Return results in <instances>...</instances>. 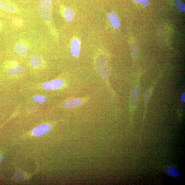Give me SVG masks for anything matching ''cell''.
<instances>
[{
    "label": "cell",
    "instance_id": "obj_1",
    "mask_svg": "<svg viewBox=\"0 0 185 185\" xmlns=\"http://www.w3.org/2000/svg\"><path fill=\"white\" fill-rule=\"evenodd\" d=\"M97 68L99 73L103 77L106 78L109 75L110 65L107 57L101 54L97 57L96 60Z\"/></svg>",
    "mask_w": 185,
    "mask_h": 185
},
{
    "label": "cell",
    "instance_id": "obj_2",
    "mask_svg": "<svg viewBox=\"0 0 185 185\" xmlns=\"http://www.w3.org/2000/svg\"><path fill=\"white\" fill-rule=\"evenodd\" d=\"M0 10L9 13H14L18 10V7L14 3L8 1L0 0Z\"/></svg>",
    "mask_w": 185,
    "mask_h": 185
},
{
    "label": "cell",
    "instance_id": "obj_3",
    "mask_svg": "<svg viewBox=\"0 0 185 185\" xmlns=\"http://www.w3.org/2000/svg\"><path fill=\"white\" fill-rule=\"evenodd\" d=\"M63 82L59 79H55L45 83L43 84V88L46 90H57L63 86Z\"/></svg>",
    "mask_w": 185,
    "mask_h": 185
},
{
    "label": "cell",
    "instance_id": "obj_4",
    "mask_svg": "<svg viewBox=\"0 0 185 185\" xmlns=\"http://www.w3.org/2000/svg\"><path fill=\"white\" fill-rule=\"evenodd\" d=\"M51 127L48 124H44L39 125L35 127L32 131L33 135L35 136H40L44 135L49 131Z\"/></svg>",
    "mask_w": 185,
    "mask_h": 185
},
{
    "label": "cell",
    "instance_id": "obj_5",
    "mask_svg": "<svg viewBox=\"0 0 185 185\" xmlns=\"http://www.w3.org/2000/svg\"><path fill=\"white\" fill-rule=\"evenodd\" d=\"M80 51V42L77 39H74L71 42V52L72 56L77 57L79 56Z\"/></svg>",
    "mask_w": 185,
    "mask_h": 185
},
{
    "label": "cell",
    "instance_id": "obj_6",
    "mask_svg": "<svg viewBox=\"0 0 185 185\" xmlns=\"http://www.w3.org/2000/svg\"><path fill=\"white\" fill-rule=\"evenodd\" d=\"M14 49L17 54L20 56H25L28 54V48L20 42H17L15 44Z\"/></svg>",
    "mask_w": 185,
    "mask_h": 185
},
{
    "label": "cell",
    "instance_id": "obj_7",
    "mask_svg": "<svg viewBox=\"0 0 185 185\" xmlns=\"http://www.w3.org/2000/svg\"><path fill=\"white\" fill-rule=\"evenodd\" d=\"M110 24L115 29H117L119 28L120 25L119 18L117 14L115 13H110L108 15Z\"/></svg>",
    "mask_w": 185,
    "mask_h": 185
},
{
    "label": "cell",
    "instance_id": "obj_8",
    "mask_svg": "<svg viewBox=\"0 0 185 185\" xmlns=\"http://www.w3.org/2000/svg\"><path fill=\"white\" fill-rule=\"evenodd\" d=\"M82 102L81 99L79 98H74L68 100L66 101L64 106L65 107L67 108H72L78 107Z\"/></svg>",
    "mask_w": 185,
    "mask_h": 185
},
{
    "label": "cell",
    "instance_id": "obj_9",
    "mask_svg": "<svg viewBox=\"0 0 185 185\" xmlns=\"http://www.w3.org/2000/svg\"><path fill=\"white\" fill-rule=\"evenodd\" d=\"M140 90L137 87L134 88L131 93L130 102L131 105L135 106L137 105L140 97Z\"/></svg>",
    "mask_w": 185,
    "mask_h": 185
},
{
    "label": "cell",
    "instance_id": "obj_10",
    "mask_svg": "<svg viewBox=\"0 0 185 185\" xmlns=\"http://www.w3.org/2000/svg\"><path fill=\"white\" fill-rule=\"evenodd\" d=\"M31 64L33 67L37 68L41 67L42 64L41 57L37 55H32L30 59Z\"/></svg>",
    "mask_w": 185,
    "mask_h": 185
},
{
    "label": "cell",
    "instance_id": "obj_11",
    "mask_svg": "<svg viewBox=\"0 0 185 185\" xmlns=\"http://www.w3.org/2000/svg\"><path fill=\"white\" fill-rule=\"evenodd\" d=\"M64 14L65 18L68 21H71L74 17V12L73 10L69 7H66L64 9Z\"/></svg>",
    "mask_w": 185,
    "mask_h": 185
},
{
    "label": "cell",
    "instance_id": "obj_12",
    "mask_svg": "<svg viewBox=\"0 0 185 185\" xmlns=\"http://www.w3.org/2000/svg\"><path fill=\"white\" fill-rule=\"evenodd\" d=\"M24 71V68L22 66L19 65L10 69L9 71V73L12 75H21Z\"/></svg>",
    "mask_w": 185,
    "mask_h": 185
},
{
    "label": "cell",
    "instance_id": "obj_13",
    "mask_svg": "<svg viewBox=\"0 0 185 185\" xmlns=\"http://www.w3.org/2000/svg\"><path fill=\"white\" fill-rule=\"evenodd\" d=\"M173 3L176 7L180 12H184L185 11V5L182 0H173Z\"/></svg>",
    "mask_w": 185,
    "mask_h": 185
},
{
    "label": "cell",
    "instance_id": "obj_14",
    "mask_svg": "<svg viewBox=\"0 0 185 185\" xmlns=\"http://www.w3.org/2000/svg\"><path fill=\"white\" fill-rule=\"evenodd\" d=\"M130 48L133 56L137 58L139 54V50L137 45L135 44L131 43L130 45Z\"/></svg>",
    "mask_w": 185,
    "mask_h": 185
},
{
    "label": "cell",
    "instance_id": "obj_15",
    "mask_svg": "<svg viewBox=\"0 0 185 185\" xmlns=\"http://www.w3.org/2000/svg\"><path fill=\"white\" fill-rule=\"evenodd\" d=\"M33 99L35 101L37 102L40 104H42L45 101L46 98L44 96L35 95L33 97Z\"/></svg>",
    "mask_w": 185,
    "mask_h": 185
},
{
    "label": "cell",
    "instance_id": "obj_16",
    "mask_svg": "<svg viewBox=\"0 0 185 185\" xmlns=\"http://www.w3.org/2000/svg\"><path fill=\"white\" fill-rule=\"evenodd\" d=\"M134 1L144 6H148L150 4V1L148 0H134Z\"/></svg>",
    "mask_w": 185,
    "mask_h": 185
},
{
    "label": "cell",
    "instance_id": "obj_17",
    "mask_svg": "<svg viewBox=\"0 0 185 185\" xmlns=\"http://www.w3.org/2000/svg\"><path fill=\"white\" fill-rule=\"evenodd\" d=\"M151 93L150 91H148L145 95L144 100L146 103H148L150 96Z\"/></svg>",
    "mask_w": 185,
    "mask_h": 185
},
{
    "label": "cell",
    "instance_id": "obj_18",
    "mask_svg": "<svg viewBox=\"0 0 185 185\" xmlns=\"http://www.w3.org/2000/svg\"><path fill=\"white\" fill-rule=\"evenodd\" d=\"M12 22L16 25H20L21 23V21L20 19L14 18L13 19Z\"/></svg>",
    "mask_w": 185,
    "mask_h": 185
},
{
    "label": "cell",
    "instance_id": "obj_19",
    "mask_svg": "<svg viewBox=\"0 0 185 185\" xmlns=\"http://www.w3.org/2000/svg\"><path fill=\"white\" fill-rule=\"evenodd\" d=\"M181 99L183 101H185V93L181 95Z\"/></svg>",
    "mask_w": 185,
    "mask_h": 185
},
{
    "label": "cell",
    "instance_id": "obj_20",
    "mask_svg": "<svg viewBox=\"0 0 185 185\" xmlns=\"http://www.w3.org/2000/svg\"><path fill=\"white\" fill-rule=\"evenodd\" d=\"M2 160V157L1 155H0V163L1 162Z\"/></svg>",
    "mask_w": 185,
    "mask_h": 185
},
{
    "label": "cell",
    "instance_id": "obj_21",
    "mask_svg": "<svg viewBox=\"0 0 185 185\" xmlns=\"http://www.w3.org/2000/svg\"><path fill=\"white\" fill-rule=\"evenodd\" d=\"M1 12H0V16H1Z\"/></svg>",
    "mask_w": 185,
    "mask_h": 185
}]
</instances>
